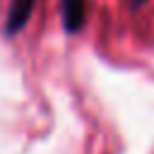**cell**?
<instances>
[{
  "label": "cell",
  "instance_id": "cell-1",
  "mask_svg": "<svg viewBox=\"0 0 154 154\" xmlns=\"http://www.w3.org/2000/svg\"><path fill=\"white\" fill-rule=\"evenodd\" d=\"M34 5H36V0H12L10 14H7V31H10V34H17V31L29 22Z\"/></svg>",
  "mask_w": 154,
  "mask_h": 154
},
{
  "label": "cell",
  "instance_id": "cell-2",
  "mask_svg": "<svg viewBox=\"0 0 154 154\" xmlns=\"http://www.w3.org/2000/svg\"><path fill=\"white\" fill-rule=\"evenodd\" d=\"M84 10L87 2L84 0H63V24L70 34L79 31L84 24Z\"/></svg>",
  "mask_w": 154,
  "mask_h": 154
},
{
  "label": "cell",
  "instance_id": "cell-3",
  "mask_svg": "<svg viewBox=\"0 0 154 154\" xmlns=\"http://www.w3.org/2000/svg\"><path fill=\"white\" fill-rule=\"evenodd\" d=\"M144 0H132V7H137V5H142Z\"/></svg>",
  "mask_w": 154,
  "mask_h": 154
}]
</instances>
